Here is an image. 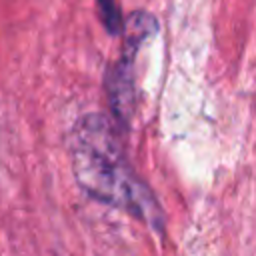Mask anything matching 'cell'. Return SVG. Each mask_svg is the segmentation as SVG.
<instances>
[{
	"label": "cell",
	"instance_id": "6da1fadb",
	"mask_svg": "<svg viewBox=\"0 0 256 256\" xmlns=\"http://www.w3.org/2000/svg\"><path fill=\"white\" fill-rule=\"evenodd\" d=\"M70 158L74 178L88 196L162 230V210L132 172L116 128L106 116L88 114L76 122L70 136Z\"/></svg>",
	"mask_w": 256,
	"mask_h": 256
},
{
	"label": "cell",
	"instance_id": "7a4b0ae2",
	"mask_svg": "<svg viewBox=\"0 0 256 256\" xmlns=\"http://www.w3.org/2000/svg\"><path fill=\"white\" fill-rule=\"evenodd\" d=\"M156 30V20L148 14L134 12L128 18L126 24V40H124V54L122 58L110 68L106 88H108V98L110 106L114 112V118L118 124L126 126L132 118L134 112V76H132V66H134V54L138 46Z\"/></svg>",
	"mask_w": 256,
	"mask_h": 256
},
{
	"label": "cell",
	"instance_id": "3957f363",
	"mask_svg": "<svg viewBox=\"0 0 256 256\" xmlns=\"http://www.w3.org/2000/svg\"><path fill=\"white\" fill-rule=\"evenodd\" d=\"M98 10H100V18L106 30L110 34H118L122 30V18H120L116 0H98Z\"/></svg>",
	"mask_w": 256,
	"mask_h": 256
}]
</instances>
